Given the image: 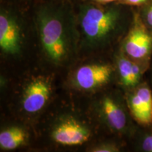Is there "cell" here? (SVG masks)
I'll list each match as a JSON object with an SVG mask.
<instances>
[{"mask_svg":"<svg viewBox=\"0 0 152 152\" xmlns=\"http://www.w3.org/2000/svg\"><path fill=\"white\" fill-rule=\"evenodd\" d=\"M121 41L122 52L147 71L152 60V33L142 22L136 8L130 27Z\"/></svg>","mask_w":152,"mask_h":152,"instance_id":"obj_3","label":"cell"},{"mask_svg":"<svg viewBox=\"0 0 152 152\" xmlns=\"http://www.w3.org/2000/svg\"><path fill=\"white\" fill-rule=\"evenodd\" d=\"M37 0H4L3 2L5 3H8L10 4H13V5H16L17 7H18V5H20V4L23 3H26L28 4L29 2H31L32 4H35Z\"/></svg>","mask_w":152,"mask_h":152,"instance_id":"obj_16","label":"cell"},{"mask_svg":"<svg viewBox=\"0 0 152 152\" xmlns=\"http://www.w3.org/2000/svg\"><path fill=\"white\" fill-rule=\"evenodd\" d=\"M61 1H71V2L75 3V1H77V0H61Z\"/></svg>","mask_w":152,"mask_h":152,"instance_id":"obj_18","label":"cell"},{"mask_svg":"<svg viewBox=\"0 0 152 152\" xmlns=\"http://www.w3.org/2000/svg\"><path fill=\"white\" fill-rule=\"evenodd\" d=\"M136 9L142 22L152 33V0L147 4Z\"/></svg>","mask_w":152,"mask_h":152,"instance_id":"obj_13","label":"cell"},{"mask_svg":"<svg viewBox=\"0 0 152 152\" xmlns=\"http://www.w3.org/2000/svg\"><path fill=\"white\" fill-rule=\"evenodd\" d=\"M100 111L106 124L112 130L128 137H132L137 130L125 98L105 96L100 104Z\"/></svg>","mask_w":152,"mask_h":152,"instance_id":"obj_5","label":"cell"},{"mask_svg":"<svg viewBox=\"0 0 152 152\" xmlns=\"http://www.w3.org/2000/svg\"><path fill=\"white\" fill-rule=\"evenodd\" d=\"M52 87L50 82L44 77L34 79L27 85L23 95V109L28 113L41 111L50 97Z\"/></svg>","mask_w":152,"mask_h":152,"instance_id":"obj_9","label":"cell"},{"mask_svg":"<svg viewBox=\"0 0 152 152\" xmlns=\"http://www.w3.org/2000/svg\"><path fill=\"white\" fill-rule=\"evenodd\" d=\"M151 0H119L118 2L133 8H139L147 4Z\"/></svg>","mask_w":152,"mask_h":152,"instance_id":"obj_15","label":"cell"},{"mask_svg":"<svg viewBox=\"0 0 152 152\" xmlns=\"http://www.w3.org/2000/svg\"><path fill=\"white\" fill-rule=\"evenodd\" d=\"M74 7L79 34L83 41L92 47L122 39L134 15V8L118 2L99 4L77 0Z\"/></svg>","mask_w":152,"mask_h":152,"instance_id":"obj_2","label":"cell"},{"mask_svg":"<svg viewBox=\"0 0 152 152\" xmlns=\"http://www.w3.org/2000/svg\"><path fill=\"white\" fill-rule=\"evenodd\" d=\"M151 71H152V70H151ZM151 80H152V73H151Z\"/></svg>","mask_w":152,"mask_h":152,"instance_id":"obj_19","label":"cell"},{"mask_svg":"<svg viewBox=\"0 0 152 152\" xmlns=\"http://www.w3.org/2000/svg\"><path fill=\"white\" fill-rule=\"evenodd\" d=\"M32 9L33 23L44 52L60 64L68 59L79 31L74 3L61 0H37Z\"/></svg>","mask_w":152,"mask_h":152,"instance_id":"obj_1","label":"cell"},{"mask_svg":"<svg viewBox=\"0 0 152 152\" xmlns=\"http://www.w3.org/2000/svg\"><path fill=\"white\" fill-rule=\"evenodd\" d=\"M125 101L132 119L138 126L152 127V89L143 81L134 89L126 92Z\"/></svg>","mask_w":152,"mask_h":152,"instance_id":"obj_6","label":"cell"},{"mask_svg":"<svg viewBox=\"0 0 152 152\" xmlns=\"http://www.w3.org/2000/svg\"><path fill=\"white\" fill-rule=\"evenodd\" d=\"M27 140V134L20 127H11L0 133V147L4 150H13L20 147Z\"/></svg>","mask_w":152,"mask_h":152,"instance_id":"obj_11","label":"cell"},{"mask_svg":"<svg viewBox=\"0 0 152 152\" xmlns=\"http://www.w3.org/2000/svg\"><path fill=\"white\" fill-rule=\"evenodd\" d=\"M93 152H118L120 151V147L116 144L104 143L92 148Z\"/></svg>","mask_w":152,"mask_h":152,"instance_id":"obj_14","label":"cell"},{"mask_svg":"<svg viewBox=\"0 0 152 152\" xmlns=\"http://www.w3.org/2000/svg\"><path fill=\"white\" fill-rule=\"evenodd\" d=\"M90 135V129L73 118L66 119L58 123L52 132L54 142L64 146L81 145L88 141Z\"/></svg>","mask_w":152,"mask_h":152,"instance_id":"obj_8","label":"cell"},{"mask_svg":"<svg viewBox=\"0 0 152 152\" xmlns=\"http://www.w3.org/2000/svg\"><path fill=\"white\" fill-rule=\"evenodd\" d=\"M120 85L128 92L143 82L145 70L140 64L130 59L121 49L116 56V68Z\"/></svg>","mask_w":152,"mask_h":152,"instance_id":"obj_10","label":"cell"},{"mask_svg":"<svg viewBox=\"0 0 152 152\" xmlns=\"http://www.w3.org/2000/svg\"><path fill=\"white\" fill-rule=\"evenodd\" d=\"M112 66L93 64L80 67L73 77L76 87L83 90H93L102 87L111 80L114 73Z\"/></svg>","mask_w":152,"mask_h":152,"instance_id":"obj_7","label":"cell"},{"mask_svg":"<svg viewBox=\"0 0 152 152\" xmlns=\"http://www.w3.org/2000/svg\"><path fill=\"white\" fill-rule=\"evenodd\" d=\"M21 8L3 2L0 9V47L4 53L14 55L20 52L25 19Z\"/></svg>","mask_w":152,"mask_h":152,"instance_id":"obj_4","label":"cell"},{"mask_svg":"<svg viewBox=\"0 0 152 152\" xmlns=\"http://www.w3.org/2000/svg\"><path fill=\"white\" fill-rule=\"evenodd\" d=\"M91 2L99 4H109L118 2L119 0H87Z\"/></svg>","mask_w":152,"mask_h":152,"instance_id":"obj_17","label":"cell"},{"mask_svg":"<svg viewBox=\"0 0 152 152\" xmlns=\"http://www.w3.org/2000/svg\"><path fill=\"white\" fill-rule=\"evenodd\" d=\"M137 128L132 138H135V148L138 151L152 152V127Z\"/></svg>","mask_w":152,"mask_h":152,"instance_id":"obj_12","label":"cell"}]
</instances>
